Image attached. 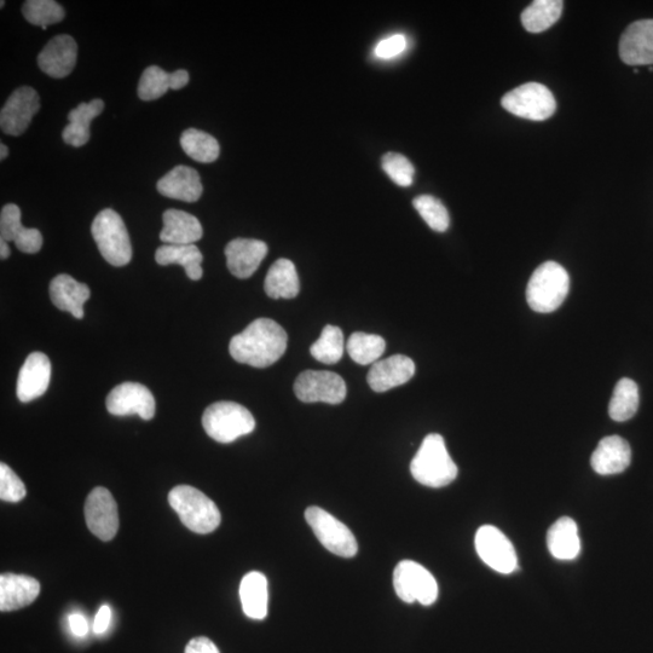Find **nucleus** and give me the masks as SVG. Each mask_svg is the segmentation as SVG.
Returning <instances> with one entry per match:
<instances>
[{
  "label": "nucleus",
  "instance_id": "obj_34",
  "mask_svg": "<svg viewBox=\"0 0 653 653\" xmlns=\"http://www.w3.org/2000/svg\"><path fill=\"white\" fill-rule=\"evenodd\" d=\"M350 357L361 366L377 363L386 350V342L377 334L357 332L346 345Z\"/></svg>",
  "mask_w": 653,
  "mask_h": 653
},
{
  "label": "nucleus",
  "instance_id": "obj_3",
  "mask_svg": "<svg viewBox=\"0 0 653 653\" xmlns=\"http://www.w3.org/2000/svg\"><path fill=\"white\" fill-rule=\"evenodd\" d=\"M170 506L193 533L206 535L221 525V512L202 491L190 485H178L169 494Z\"/></svg>",
  "mask_w": 653,
  "mask_h": 653
},
{
  "label": "nucleus",
  "instance_id": "obj_32",
  "mask_svg": "<svg viewBox=\"0 0 653 653\" xmlns=\"http://www.w3.org/2000/svg\"><path fill=\"white\" fill-rule=\"evenodd\" d=\"M639 401V387L635 381L628 378L621 379L616 384L610 401V418L617 423L632 419L638 412Z\"/></svg>",
  "mask_w": 653,
  "mask_h": 653
},
{
  "label": "nucleus",
  "instance_id": "obj_21",
  "mask_svg": "<svg viewBox=\"0 0 653 653\" xmlns=\"http://www.w3.org/2000/svg\"><path fill=\"white\" fill-rule=\"evenodd\" d=\"M51 302L57 309L69 312L75 319L84 317V305L91 297L88 285L74 280L72 276L61 274L50 283Z\"/></svg>",
  "mask_w": 653,
  "mask_h": 653
},
{
  "label": "nucleus",
  "instance_id": "obj_29",
  "mask_svg": "<svg viewBox=\"0 0 653 653\" xmlns=\"http://www.w3.org/2000/svg\"><path fill=\"white\" fill-rule=\"evenodd\" d=\"M264 290L273 299H293L298 296L300 282L291 260L282 258L271 265L265 277Z\"/></svg>",
  "mask_w": 653,
  "mask_h": 653
},
{
  "label": "nucleus",
  "instance_id": "obj_10",
  "mask_svg": "<svg viewBox=\"0 0 653 653\" xmlns=\"http://www.w3.org/2000/svg\"><path fill=\"white\" fill-rule=\"evenodd\" d=\"M294 392L304 403L340 404L346 398L345 381L339 374L326 371H306L299 375Z\"/></svg>",
  "mask_w": 653,
  "mask_h": 653
},
{
  "label": "nucleus",
  "instance_id": "obj_39",
  "mask_svg": "<svg viewBox=\"0 0 653 653\" xmlns=\"http://www.w3.org/2000/svg\"><path fill=\"white\" fill-rule=\"evenodd\" d=\"M27 490L19 476L7 464L0 465V499L7 502H20L25 499Z\"/></svg>",
  "mask_w": 653,
  "mask_h": 653
},
{
  "label": "nucleus",
  "instance_id": "obj_43",
  "mask_svg": "<svg viewBox=\"0 0 653 653\" xmlns=\"http://www.w3.org/2000/svg\"><path fill=\"white\" fill-rule=\"evenodd\" d=\"M112 620V610L109 608L108 605H103L101 606V609L98 610L97 615L95 617V622H94V633L96 634H103L104 632L107 631L109 624H111Z\"/></svg>",
  "mask_w": 653,
  "mask_h": 653
},
{
  "label": "nucleus",
  "instance_id": "obj_5",
  "mask_svg": "<svg viewBox=\"0 0 653 653\" xmlns=\"http://www.w3.org/2000/svg\"><path fill=\"white\" fill-rule=\"evenodd\" d=\"M91 234L102 257L113 267H125L132 259L129 231L119 213L107 208L95 218Z\"/></svg>",
  "mask_w": 653,
  "mask_h": 653
},
{
  "label": "nucleus",
  "instance_id": "obj_24",
  "mask_svg": "<svg viewBox=\"0 0 653 653\" xmlns=\"http://www.w3.org/2000/svg\"><path fill=\"white\" fill-rule=\"evenodd\" d=\"M163 222L160 240L165 245H194L204 235L199 219L188 212L167 210Z\"/></svg>",
  "mask_w": 653,
  "mask_h": 653
},
{
  "label": "nucleus",
  "instance_id": "obj_42",
  "mask_svg": "<svg viewBox=\"0 0 653 653\" xmlns=\"http://www.w3.org/2000/svg\"><path fill=\"white\" fill-rule=\"evenodd\" d=\"M186 653H219L218 647L212 640L199 637L189 641Z\"/></svg>",
  "mask_w": 653,
  "mask_h": 653
},
{
  "label": "nucleus",
  "instance_id": "obj_13",
  "mask_svg": "<svg viewBox=\"0 0 653 653\" xmlns=\"http://www.w3.org/2000/svg\"><path fill=\"white\" fill-rule=\"evenodd\" d=\"M39 109L40 98L36 90L30 86H22L15 90L0 112V126L4 134L9 136L25 134Z\"/></svg>",
  "mask_w": 653,
  "mask_h": 653
},
{
  "label": "nucleus",
  "instance_id": "obj_41",
  "mask_svg": "<svg viewBox=\"0 0 653 653\" xmlns=\"http://www.w3.org/2000/svg\"><path fill=\"white\" fill-rule=\"evenodd\" d=\"M406 48L407 38L403 34H396V36L381 40L377 48H375V56L384 60L394 59V57L401 55Z\"/></svg>",
  "mask_w": 653,
  "mask_h": 653
},
{
  "label": "nucleus",
  "instance_id": "obj_19",
  "mask_svg": "<svg viewBox=\"0 0 653 653\" xmlns=\"http://www.w3.org/2000/svg\"><path fill=\"white\" fill-rule=\"evenodd\" d=\"M415 374L412 358L395 355L374 363L368 373L367 381L375 392H386L408 383Z\"/></svg>",
  "mask_w": 653,
  "mask_h": 653
},
{
  "label": "nucleus",
  "instance_id": "obj_9",
  "mask_svg": "<svg viewBox=\"0 0 653 653\" xmlns=\"http://www.w3.org/2000/svg\"><path fill=\"white\" fill-rule=\"evenodd\" d=\"M394 587L404 603L430 606L438 598V585L431 572L413 560H403L394 572Z\"/></svg>",
  "mask_w": 653,
  "mask_h": 653
},
{
  "label": "nucleus",
  "instance_id": "obj_15",
  "mask_svg": "<svg viewBox=\"0 0 653 653\" xmlns=\"http://www.w3.org/2000/svg\"><path fill=\"white\" fill-rule=\"evenodd\" d=\"M78 59V45L73 37L60 34L50 40L38 56V66L55 79L68 77Z\"/></svg>",
  "mask_w": 653,
  "mask_h": 653
},
{
  "label": "nucleus",
  "instance_id": "obj_26",
  "mask_svg": "<svg viewBox=\"0 0 653 653\" xmlns=\"http://www.w3.org/2000/svg\"><path fill=\"white\" fill-rule=\"evenodd\" d=\"M548 551L558 560H574L581 552L579 528L574 519L563 517L552 525L547 534Z\"/></svg>",
  "mask_w": 653,
  "mask_h": 653
},
{
  "label": "nucleus",
  "instance_id": "obj_17",
  "mask_svg": "<svg viewBox=\"0 0 653 653\" xmlns=\"http://www.w3.org/2000/svg\"><path fill=\"white\" fill-rule=\"evenodd\" d=\"M620 56L626 65H653V20L632 23L622 34Z\"/></svg>",
  "mask_w": 653,
  "mask_h": 653
},
{
  "label": "nucleus",
  "instance_id": "obj_11",
  "mask_svg": "<svg viewBox=\"0 0 653 653\" xmlns=\"http://www.w3.org/2000/svg\"><path fill=\"white\" fill-rule=\"evenodd\" d=\"M476 550L479 558L489 568L508 575L518 569V557L512 542L493 525H484L476 534Z\"/></svg>",
  "mask_w": 653,
  "mask_h": 653
},
{
  "label": "nucleus",
  "instance_id": "obj_23",
  "mask_svg": "<svg viewBox=\"0 0 653 653\" xmlns=\"http://www.w3.org/2000/svg\"><path fill=\"white\" fill-rule=\"evenodd\" d=\"M156 188L166 198L186 202L198 201L204 192L198 171L184 165L176 166L160 178Z\"/></svg>",
  "mask_w": 653,
  "mask_h": 653
},
{
  "label": "nucleus",
  "instance_id": "obj_27",
  "mask_svg": "<svg viewBox=\"0 0 653 653\" xmlns=\"http://www.w3.org/2000/svg\"><path fill=\"white\" fill-rule=\"evenodd\" d=\"M104 102L92 100L89 103H80L73 111L69 112V124L63 129L62 138L69 146L79 148L90 141L91 121L102 114Z\"/></svg>",
  "mask_w": 653,
  "mask_h": 653
},
{
  "label": "nucleus",
  "instance_id": "obj_2",
  "mask_svg": "<svg viewBox=\"0 0 653 653\" xmlns=\"http://www.w3.org/2000/svg\"><path fill=\"white\" fill-rule=\"evenodd\" d=\"M410 472L416 482L429 488H443L458 477V466L448 453L441 435L427 436L410 464Z\"/></svg>",
  "mask_w": 653,
  "mask_h": 653
},
{
  "label": "nucleus",
  "instance_id": "obj_22",
  "mask_svg": "<svg viewBox=\"0 0 653 653\" xmlns=\"http://www.w3.org/2000/svg\"><path fill=\"white\" fill-rule=\"evenodd\" d=\"M40 583L27 575L0 576V610L10 612L26 608L38 598Z\"/></svg>",
  "mask_w": 653,
  "mask_h": 653
},
{
  "label": "nucleus",
  "instance_id": "obj_20",
  "mask_svg": "<svg viewBox=\"0 0 653 653\" xmlns=\"http://www.w3.org/2000/svg\"><path fill=\"white\" fill-rule=\"evenodd\" d=\"M632 461V450L626 439L609 436L599 442L591 459L593 470L602 476L626 471Z\"/></svg>",
  "mask_w": 653,
  "mask_h": 653
},
{
  "label": "nucleus",
  "instance_id": "obj_36",
  "mask_svg": "<svg viewBox=\"0 0 653 653\" xmlns=\"http://www.w3.org/2000/svg\"><path fill=\"white\" fill-rule=\"evenodd\" d=\"M22 14L33 26L42 27L48 30L49 25L61 22L65 19V9L54 0H27L22 7Z\"/></svg>",
  "mask_w": 653,
  "mask_h": 653
},
{
  "label": "nucleus",
  "instance_id": "obj_46",
  "mask_svg": "<svg viewBox=\"0 0 653 653\" xmlns=\"http://www.w3.org/2000/svg\"><path fill=\"white\" fill-rule=\"evenodd\" d=\"M9 148L5 146L4 143L0 144V160H5L8 158Z\"/></svg>",
  "mask_w": 653,
  "mask_h": 653
},
{
  "label": "nucleus",
  "instance_id": "obj_1",
  "mask_svg": "<svg viewBox=\"0 0 653 653\" xmlns=\"http://www.w3.org/2000/svg\"><path fill=\"white\" fill-rule=\"evenodd\" d=\"M287 343V333L279 323L258 319L231 339L229 351L236 362L267 368L285 355Z\"/></svg>",
  "mask_w": 653,
  "mask_h": 653
},
{
  "label": "nucleus",
  "instance_id": "obj_14",
  "mask_svg": "<svg viewBox=\"0 0 653 653\" xmlns=\"http://www.w3.org/2000/svg\"><path fill=\"white\" fill-rule=\"evenodd\" d=\"M106 406L112 415L137 414L143 420H152L156 409L152 392L137 383H124L115 387L107 397Z\"/></svg>",
  "mask_w": 653,
  "mask_h": 653
},
{
  "label": "nucleus",
  "instance_id": "obj_45",
  "mask_svg": "<svg viewBox=\"0 0 653 653\" xmlns=\"http://www.w3.org/2000/svg\"><path fill=\"white\" fill-rule=\"evenodd\" d=\"M10 247L8 245V242L5 240L0 239V258L8 259L10 257Z\"/></svg>",
  "mask_w": 653,
  "mask_h": 653
},
{
  "label": "nucleus",
  "instance_id": "obj_16",
  "mask_svg": "<svg viewBox=\"0 0 653 653\" xmlns=\"http://www.w3.org/2000/svg\"><path fill=\"white\" fill-rule=\"evenodd\" d=\"M51 363L43 352L27 357L17 378L16 394L22 403L42 397L50 385Z\"/></svg>",
  "mask_w": 653,
  "mask_h": 653
},
{
  "label": "nucleus",
  "instance_id": "obj_40",
  "mask_svg": "<svg viewBox=\"0 0 653 653\" xmlns=\"http://www.w3.org/2000/svg\"><path fill=\"white\" fill-rule=\"evenodd\" d=\"M21 210L14 204L5 205L0 213V239L7 242L17 239L23 230Z\"/></svg>",
  "mask_w": 653,
  "mask_h": 653
},
{
  "label": "nucleus",
  "instance_id": "obj_7",
  "mask_svg": "<svg viewBox=\"0 0 653 653\" xmlns=\"http://www.w3.org/2000/svg\"><path fill=\"white\" fill-rule=\"evenodd\" d=\"M501 104L507 112L533 121L550 119L557 109L556 98L540 83H527L507 92Z\"/></svg>",
  "mask_w": 653,
  "mask_h": 653
},
{
  "label": "nucleus",
  "instance_id": "obj_35",
  "mask_svg": "<svg viewBox=\"0 0 653 653\" xmlns=\"http://www.w3.org/2000/svg\"><path fill=\"white\" fill-rule=\"evenodd\" d=\"M310 352L312 357L321 363H338L344 355L342 329L331 325L323 328L320 339L311 345Z\"/></svg>",
  "mask_w": 653,
  "mask_h": 653
},
{
  "label": "nucleus",
  "instance_id": "obj_30",
  "mask_svg": "<svg viewBox=\"0 0 653 653\" xmlns=\"http://www.w3.org/2000/svg\"><path fill=\"white\" fill-rule=\"evenodd\" d=\"M156 263L159 265L179 264L186 270L190 280H201V263L204 260L199 248L195 245H164L158 248L155 253Z\"/></svg>",
  "mask_w": 653,
  "mask_h": 653
},
{
  "label": "nucleus",
  "instance_id": "obj_28",
  "mask_svg": "<svg viewBox=\"0 0 653 653\" xmlns=\"http://www.w3.org/2000/svg\"><path fill=\"white\" fill-rule=\"evenodd\" d=\"M240 599L242 610L252 620H264L268 616V580L262 572L252 571L241 581Z\"/></svg>",
  "mask_w": 653,
  "mask_h": 653
},
{
  "label": "nucleus",
  "instance_id": "obj_37",
  "mask_svg": "<svg viewBox=\"0 0 653 653\" xmlns=\"http://www.w3.org/2000/svg\"><path fill=\"white\" fill-rule=\"evenodd\" d=\"M413 205L432 230L437 233H444L448 230L450 217L446 206L441 201L430 195H421L413 201Z\"/></svg>",
  "mask_w": 653,
  "mask_h": 653
},
{
  "label": "nucleus",
  "instance_id": "obj_4",
  "mask_svg": "<svg viewBox=\"0 0 653 653\" xmlns=\"http://www.w3.org/2000/svg\"><path fill=\"white\" fill-rule=\"evenodd\" d=\"M570 291V276L562 265L546 262L534 271L528 283L527 300L531 309L550 314L562 306Z\"/></svg>",
  "mask_w": 653,
  "mask_h": 653
},
{
  "label": "nucleus",
  "instance_id": "obj_25",
  "mask_svg": "<svg viewBox=\"0 0 653 653\" xmlns=\"http://www.w3.org/2000/svg\"><path fill=\"white\" fill-rule=\"evenodd\" d=\"M189 79V73L184 69L167 73L163 68L150 66L143 72L140 84H138V97L142 101L158 100L170 89H183L188 85Z\"/></svg>",
  "mask_w": 653,
  "mask_h": 653
},
{
  "label": "nucleus",
  "instance_id": "obj_12",
  "mask_svg": "<svg viewBox=\"0 0 653 653\" xmlns=\"http://www.w3.org/2000/svg\"><path fill=\"white\" fill-rule=\"evenodd\" d=\"M86 524L92 534L102 541H111L119 530L118 505L106 488L91 491L85 502Z\"/></svg>",
  "mask_w": 653,
  "mask_h": 653
},
{
  "label": "nucleus",
  "instance_id": "obj_6",
  "mask_svg": "<svg viewBox=\"0 0 653 653\" xmlns=\"http://www.w3.org/2000/svg\"><path fill=\"white\" fill-rule=\"evenodd\" d=\"M202 426L216 442L231 443L250 435L256 429V420L250 410L239 403L217 402L205 410Z\"/></svg>",
  "mask_w": 653,
  "mask_h": 653
},
{
  "label": "nucleus",
  "instance_id": "obj_33",
  "mask_svg": "<svg viewBox=\"0 0 653 653\" xmlns=\"http://www.w3.org/2000/svg\"><path fill=\"white\" fill-rule=\"evenodd\" d=\"M181 146L189 158L202 164L213 163L221 154V147L216 138L196 129H188L183 132Z\"/></svg>",
  "mask_w": 653,
  "mask_h": 653
},
{
  "label": "nucleus",
  "instance_id": "obj_38",
  "mask_svg": "<svg viewBox=\"0 0 653 653\" xmlns=\"http://www.w3.org/2000/svg\"><path fill=\"white\" fill-rule=\"evenodd\" d=\"M383 169L386 175L397 186L403 188L412 186L415 170L406 156L397 153H387L383 158Z\"/></svg>",
  "mask_w": 653,
  "mask_h": 653
},
{
  "label": "nucleus",
  "instance_id": "obj_31",
  "mask_svg": "<svg viewBox=\"0 0 653 653\" xmlns=\"http://www.w3.org/2000/svg\"><path fill=\"white\" fill-rule=\"evenodd\" d=\"M563 5L562 0H536L520 16L525 30L530 33L547 31L562 16Z\"/></svg>",
  "mask_w": 653,
  "mask_h": 653
},
{
  "label": "nucleus",
  "instance_id": "obj_44",
  "mask_svg": "<svg viewBox=\"0 0 653 653\" xmlns=\"http://www.w3.org/2000/svg\"><path fill=\"white\" fill-rule=\"evenodd\" d=\"M69 626H71V631L75 637L83 638L89 632L88 621L85 620L84 616L79 614L69 616Z\"/></svg>",
  "mask_w": 653,
  "mask_h": 653
},
{
  "label": "nucleus",
  "instance_id": "obj_8",
  "mask_svg": "<svg viewBox=\"0 0 653 653\" xmlns=\"http://www.w3.org/2000/svg\"><path fill=\"white\" fill-rule=\"evenodd\" d=\"M305 519L322 546L329 552L342 558L356 556L358 546L354 534L332 514L312 506L305 511Z\"/></svg>",
  "mask_w": 653,
  "mask_h": 653
},
{
  "label": "nucleus",
  "instance_id": "obj_18",
  "mask_svg": "<svg viewBox=\"0 0 653 653\" xmlns=\"http://www.w3.org/2000/svg\"><path fill=\"white\" fill-rule=\"evenodd\" d=\"M268 254V245L260 240L235 239L225 247L230 273L238 279H248Z\"/></svg>",
  "mask_w": 653,
  "mask_h": 653
}]
</instances>
